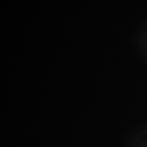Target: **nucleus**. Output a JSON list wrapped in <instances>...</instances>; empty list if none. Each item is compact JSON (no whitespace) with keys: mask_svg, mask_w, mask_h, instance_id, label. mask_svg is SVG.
I'll list each match as a JSON object with an SVG mask.
<instances>
[]
</instances>
